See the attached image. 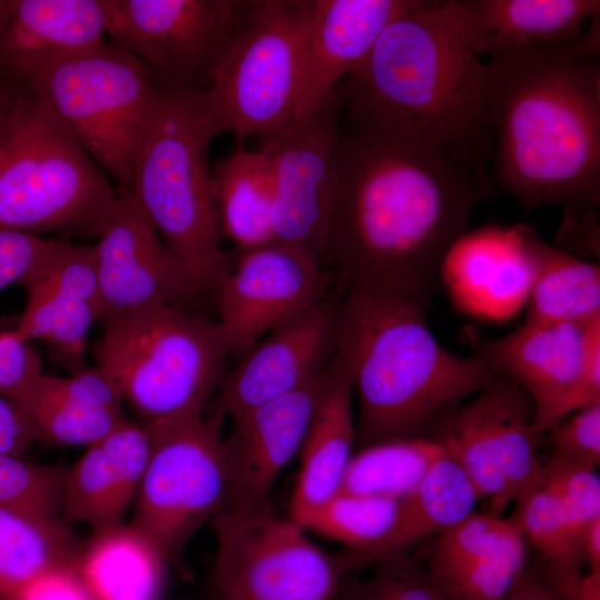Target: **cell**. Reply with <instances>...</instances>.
<instances>
[{
    "instance_id": "25",
    "label": "cell",
    "mask_w": 600,
    "mask_h": 600,
    "mask_svg": "<svg viewBox=\"0 0 600 600\" xmlns=\"http://www.w3.org/2000/svg\"><path fill=\"white\" fill-rule=\"evenodd\" d=\"M352 392L350 367L334 350L300 450L301 464L291 498V518L296 521L341 490L356 441Z\"/></svg>"
},
{
    "instance_id": "8",
    "label": "cell",
    "mask_w": 600,
    "mask_h": 600,
    "mask_svg": "<svg viewBox=\"0 0 600 600\" xmlns=\"http://www.w3.org/2000/svg\"><path fill=\"white\" fill-rule=\"evenodd\" d=\"M31 92L118 191L130 189L162 96L134 57L106 40L51 66Z\"/></svg>"
},
{
    "instance_id": "42",
    "label": "cell",
    "mask_w": 600,
    "mask_h": 600,
    "mask_svg": "<svg viewBox=\"0 0 600 600\" xmlns=\"http://www.w3.org/2000/svg\"><path fill=\"white\" fill-rule=\"evenodd\" d=\"M551 454L598 468L600 403L577 410L546 431Z\"/></svg>"
},
{
    "instance_id": "23",
    "label": "cell",
    "mask_w": 600,
    "mask_h": 600,
    "mask_svg": "<svg viewBox=\"0 0 600 600\" xmlns=\"http://www.w3.org/2000/svg\"><path fill=\"white\" fill-rule=\"evenodd\" d=\"M149 449L148 427L130 420L90 444L67 471L62 522H83L94 531L121 523L134 501Z\"/></svg>"
},
{
    "instance_id": "33",
    "label": "cell",
    "mask_w": 600,
    "mask_h": 600,
    "mask_svg": "<svg viewBox=\"0 0 600 600\" xmlns=\"http://www.w3.org/2000/svg\"><path fill=\"white\" fill-rule=\"evenodd\" d=\"M513 503L511 520L528 546L538 553L541 577L564 600L583 573L586 563L582 543L569 524L558 497L537 480Z\"/></svg>"
},
{
    "instance_id": "43",
    "label": "cell",
    "mask_w": 600,
    "mask_h": 600,
    "mask_svg": "<svg viewBox=\"0 0 600 600\" xmlns=\"http://www.w3.org/2000/svg\"><path fill=\"white\" fill-rule=\"evenodd\" d=\"M53 239L0 229V290L26 288L44 264Z\"/></svg>"
},
{
    "instance_id": "52",
    "label": "cell",
    "mask_w": 600,
    "mask_h": 600,
    "mask_svg": "<svg viewBox=\"0 0 600 600\" xmlns=\"http://www.w3.org/2000/svg\"><path fill=\"white\" fill-rule=\"evenodd\" d=\"M0 332H1V329H0Z\"/></svg>"
},
{
    "instance_id": "30",
    "label": "cell",
    "mask_w": 600,
    "mask_h": 600,
    "mask_svg": "<svg viewBox=\"0 0 600 600\" xmlns=\"http://www.w3.org/2000/svg\"><path fill=\"white\" fill-rule=\"evenodd\" d=\"M76 569L96 600H157L164 559L132 526L94 531Z\"/></svg>"
},
{
    "instance_id": "51",
    "label": "cell",
    "mask_w": 600,
    "mask_h": 600,
    "mask_svg": "<svg viewBox=\"0 0 600 600\" xmlns=\"http://www.w3.org/2000/svg\"><path fill=\"white\" fill-rule=\"evenodd\" d=\"M7 6H8V0H0V23H1V20L3 18V16H4Z\"/></svg>"
},
{
    "instance_id": "45",
    "label": "cell",
    "mask_w": 600,
    "mask_h": 600,
    "mask_svg": "<svg viewBox=\"0 0 600 600\" xmlns=\"http://www.w3.org/2000/svg\"><path fill=\"white\" fill-rule=\"evenodd\" d=\"M18 600H96L76 567L53 569L37 579Z\"/></svg>"
},
{
    "instance_id": "21",
    "label": "cell",
    "mask_w": 600,
    "mask_h": 600,
    "mask_svg": "<svg viewBox=\"0 0 600 600\" xmlns=\"http://www.w3.org/2000/svg\"><path fill=\"white\" fill-rule=\"evenodd\" d=\"M439 279L462 312L506 321L528 303L532 266L514 227L462 234L444 256Z\"/></svg>"
},
{
    "instance_id": "10",
    "label": "cell",
    "mask_w": 600,
    "mask_h": 600,
    "mask_svg": "<svg viewBox=\"0 0 600 600\" xmlns=\"http://www.w3.org/2000/svg\"><path fill=\"white\" fill-rule=\"evenodd\" d=\"M223 421L206 412L147 426L149 457L130 526L164 560L177 559L198 528L226 509Z\"/></svg>"
},
{
    "instance_id": "18",
    "label": "cell",
    "mask_w": 600,
    "mask_h": 600,
    "mask_svg": "<svg viewBox=\"0 0 600 600\" xmlns=\"http://www.w3.org/2000/svg\"><path fill=\"white\" fill-rule=\"evenodd\" d=\"M327 377L328 368L300 389L230 418L223 437L227 510H273V486L301 450Z\"/></svg>"
},
{
    "instance_id": "17",
    "label": "cell",
    "mask_w": 600,
    "mask_h": 600,
    "mask_svg": "<svg viewBox=\"0 0 600 600\" xmlns=\"http://www.w3.org/2000/svg\"><path fill=\"white\" fill-rule=\"evenodd\" d=\"M344 291L337 280L326 300L279 324L239 356L206 412L232 418L287 396L322 373L334 352Z\"/></svg>"
},
{
    "instance_id": "26",
    "label": "cell",
    "mask_w": 600,
    "mask_h": 600,
    "mask_svg": "<svg viewBox=\"0 0 600 600\" xmlns=\"http://www.w3.org/2000/svg\"><path fill=\"white\" fill-rule=\"evenodd\" d=\"M471 40L482 56L569 46L580 39L599 0H460Z\"/></svg>"
},
{
    "instance_id": "50",
    "label": "cell",
    "mask_w": 600,
    "mask_h": 600,
    "mask_svg": "<svg viewBox=\"0 0 600 600\" xmlns=\"http://www.w3.org/2000/svg\"><path fill=\"white\" fill-rule=\"evenodd\" d=\"M16 93L0 82V122L16 98Z\"/></svg>"
},
{
    "instance_id": "13",
    "label": "cell",
    "mask_w": 600,
    "mask_h": 600,
    "mask_svg": "<svg viewBox=\"0 0 600 600\" xmlns=\"http://www.w3.org/2000/svg\"><path fill=\"white\" fill-rule=\"evenodd\" d=\"M342 112L334 89L312 113L259 139L271 168L274 242L304 251L328 269Z\"/></svg>"
},
{
    "instance_id": "41",
    "label": "cell",
    "mask_w": 600,
    "mask_h": 600,
    "mask_svg": "<svg viewBox=\"0 0 600 600\" xmlns=\"http://www.w3.org/2000/svg\"><path fill=\"white\" fill-rule=\"evenodd\" d=\"M538 480L556 493L569 524L582 543L588 527L600 517L597 468L550 453Z\"/></svg>"
},
{
    "instance_id": "32",
    "label": "cell",
    "mask_w": 600,
    "mask_h": 600,
    "mask_svg": "<svg viewBox=\"0 0 600 600\" xmlns=\"http://www.w3.org/2000/svg\"><path fill=\"white\" fill-rule=\"evenodd\" d=\"M506 478L511 502L539 478L543 460L529 396L512 379L497 373L478 392Z\"/></svg>"
},
{
    "instance_id": "6",
    "label": "cell",
    "mask_w": 600,
    "mask_h": 600,
    "mask_svg": "<svg viewBox=\"0 0 600 600\" xmlns=\"http://www.w3.org/2000/svg\"><path fill=\"white\" fill-rule=\"evenodd\" d=\"M118 190L33 92L0 122V229L97 237Z\"/></svg>"
},
{
    "instance_id": "15",
    "label": "cell",
    "mask_w": 600,
    "mask_h": 600,
    "mask_svg": "<svg viewBox=\"0 0 600 600\" xmlns=\"http://www.w3.org/2000/svg\"><path fill=\"white\" fill-rule=\"evenodd\" d=\"M337 279L334 270L281 243L237 252L214 293L231 354L241 356L279 324L326 300Z\"/></svg>"
},
{
    "instance_id": "49",
    "label": "cell",
    "mask_w": 600,
    "mask_h": 600,
    "mask_svg": "<svg viewBox=\"0 0 600 600\" xmlns=\"http://www.w3.org/2000/svg\"><path fill=\"white\" fill-rule=\"evenodd\" d=\"M564 600H600V569L582 573Z\"/></svg>"
},
{
    "instance_id": "11",
    "label": "cell",
    "mask_w": 600,
    "mask_h": 600,
    "mask_svg": "<svg viewBox=\"0 0 600 600\" xmlns=\"http://www.w3.org/2000/svg\"><path fill=\"white\" fill-rule=\"evenodd\" d=\"M214 587L222 600H337L344 576L296 520L272 511L212 518Z\"/></svg>"
},
{
    "instance_id": "14",
    "label": "cell",
    "mask_w": 600,
    "mask_h": 600,
    "mask_svg": "<svg viewBox=\"0 0 600 600\" xmlns=\"http://www.w3.org/2000/svg\"><path fill=\"white\" fill-rule=\"evenodd\" d=\"M92 247L103 324L158 307L190 308L209 293L169 251L130 189L118 191Z\"/></svg>"
},
{
    "instance_id": "9",
    "label": "cell",
    "mask_w": 600,
    "mask_h": 600,
    "mask_svg": "<svg viewBox=\"0 0 600 600\" xmlns=\"http://www.w3.org/2000/svg\"><path fill=\"white\" fill-rule=\"evenodd\" d=\"M314 0H253L206 88L221 130L266 138L296 118Z\"/></svg>"
},
{
    "instance_id": "39",
    "label": "cell",
    "mask_w": 600,
    "mask_h": 600,
    "mask_svg": "<svg viewBox=\"0 0 600 600\" xmlns=\"http://www.w3.org/2000/svg\"><path fill=\"white\" fill-rule=\"evenodd\" d=\"M372 567L364 579L344 574L337 600H449L423 562L409 552L387 557Z\"/></svg>"
},
{
    "instance_id": "24",
    "label": "cell",
    "mask_w": 600,
    "mask_h": 600,
    "mask_svg": "<svg viewBox=\"0 0 600 600\" xmlns=\"http://www.w3.org/2000/svg\"><path fill=\"white\" fill-rule=\"evenodd\" d=\"M14 403L36 441L54 446L89 447L129 420L119 388L98 366L67 377L43 373Z\"/></svg>"
},
{
    "instance_id": "46",
    "label": "cell",
    "mask_w": 600,
    "mask_h": 600,
    "mask_svg": "<svg viewBox=\"0 0 600 600\" xmlns=\"http://www.w3.org/2000/svg\"><path fill=\"white\" fill-rule=\"evenodd\" d=\"M34 441L33 429L23 411L0 396V453L21 457Z\"/></svg>"
},
{
    "instance_id": "22",
    "label": "cell",
    "mask_w": 600,
    "mask_h": 600,
    "mask_svg": "<svg viewBox=\"0 0 600 600\" xmlns=\"http://www.w3.org/2000/svg\"><path fill=\"white\" fill-rule=\"evenodd\" d=\"M416 1L314 0L294 120L322 104L367 59L386 27Z\"/></svg>"
},
{
    "instance_id": "40",
    "label": "cell",
    "mask_w": 600,
    "mask_h": 600,
    "mask_svg": "<svg viewBox=\"0 0 600 600\" xmlns=\"http://www.w3.org/2000/svg\"><path fill=\"white\" fill-rule=\"evenodd\" d=\"M527 561L528 543L514 523L493 553L439 588L449 600H506Z\"/></svg>"
},
{
    "instance_id": "4",
    "label": "cell",
    "mask_w": 600,
    "mask_h": 600,
    "mask_svg": "<svg viewBox=\"0 0 600 600\" xmlns=\"http://www.w3.org/2000/svg\"><path fill=\"white\" fill-rule=\"evenodd\" d=\"M427 308L401 296L346 288L334 350L351 370L359 399L356 440L363 447L422 436L436 417L497 376L476 358L443 348L427 326Z\"/></svg>"
},
{
    "instance_id": "7",
    "label": "cell",
    "mask_w": 600,
    "mask_h": 600,
    "mask_svg": "<svg viewBox=\"0 0 600 600\" xmlns=\"http://www.w3.org/2000/svg\"><path fill=\"white\" fill-rule=\"evenodd\" d=\"M103 326L97 366L116 382L138 423L206 413L231 356L218 320L191 308L158 307Z\"/></svg>"
},
{
    "instance_id": "48",
    "label": "cell",
    "mask_w": 600,
    "mask_h": 600,
    "mask_svg": "<svg viewBox=\"0 0 600 600\" xmlns=\"http://www.w3.org/2000/svg\"><path fill=\"white\" fill-rule=\"evenodd\" d=\"M582 554L588 570L600 569V517L590 523L583 536Z\"/></svg>"
},
{
    "instance_id": "31",
    "label": "cell",
    "mask_w": 600,
    "mask_h": 600,
    "mask_svg": "<svg viewBox=\"0 0 600 600\" xmlns=\"http://www.w3.org/2000/svg\"><path fill=\"white\" fill-rule=\"evenodd\" d=\"M80 553L64 522H42L0 507V600H18L47 572L76 567Z\"/></svg>"
},
{
    "instance_id": "28",
    "label": "cell",
    "mask_w": 600,
    "mask_h": 600,
    "mask_svg": "<svg viewBox=\"0 0 600 600\" xmlns=\"http://www.w3.org/2000/svg\"><path fill=\"white\" fill-rule=\"evenodd\" d=\"M514 228L532 266L526 321L589 323L599 319V266L546 242L531 226Z\"/></svg>"
},
{
    "instance_id": "27",
    "label": "cell",
    "mask_w": 600,
    "mask_h": 600,
    "mask_svg": "<svg viewBox=\"0 0 600 600\" xmlns=\"http://www.w3.org/2000/svg\"><path fill=\"white\" fill-rule=\"evenodd\" d=\"M479 499L468 476L444 450L419 486L401 499L398 520L384 541L368 551L336 554L343 574L407 553L418 541L438 536L471 514Z\"/></svg>"
},
{
    "instance_id": "2",
    "label": "cell",
    "mask_w": 600,
    "mask_h": 600,
    "mask_svg": "<svg viewBox=\"0 0 600 600\" xmlns=\"http://www.w3.org/2000/svg\"><path fill=\"white\" fill-rule=\"evenodd\" d=\"M574 43L484 60L493 177L526 208L600 203V66Z\"/></svg>"
},
{
    "instance_id": "38",
    "label": "cell",
    "mask_w": 600,
    "mask_h": 600,
    "mask_svg": "<svg viewBox=\"0 0 600 600\" xmlns=\"http://www.w3.org/2000/svg\"><path fill=\"white\" fill-rule=\"evenodd\" d=\"M67 471L0 453V507L42 522L62 521Z\"/></svg>"
},
{
    "instance_id": "19",
    "label": "cell",
    "mask_w": 600,
    "mask_h": 600,
    "mask_svg": "<svg viewBox=\"0 0 600 600\" xmlns=\"http://www.w3.org/2000/svg\"><path fill=\"white\" fill-rule=\"evenodd\" d=\"M24 289L27 303L16 330L46 342L70 373L88 368V333L101 317L93 247L53 239L43 267Z\"/></svg>"
},
{
    "instance_id": "36",
    "label": "cell",
    "mask_w": 600,
    "mask_h": 600,
    "mask_svg": "<svg viewBox=\"0 0 600 600\" xmlns=\"http://www.w3.org/2000/svg\"><path fill=\"white\" fill-rule=\"evenodd\" d=\"M401 499L339 492L297 522L337 540L350 552L371 550L384 541L398 520Z\"/></svg>"
},
{
    "instance_id": "20",
    "label": "cell",
    "mask_w": 600,
    "mask_h": 600,
    "mask_svg": "<svg viewBox=\"0 0 600 600\" xmlns=\"http://www.w3.org/2000/svg\"><path fill=\"white\" fill-rule=\"evenodd\" d=\"M103 0H8L0 23V82L31 92L54 63L106 41Z\"/></svg>"
},
{
    "instance_id": "29",
    "label": "cell",
    "mask_w": 600,
    "mask_h": 600,
    "mask_svg": "<svg viewBox=\"0 0 600 600\" xmlns=\"http://www.w3.org/2000/svg\"><path fill=\"white\" fill-rule=\"evenodd\" d=\"M220 229L237 252L274 242L273 183L259 147L239 148L212 167Z\"/></svg>"
},
{
    "instance_id": "34",
    "label": "cell",
    "mask_w": 600,
    "mask_h": 600,
    "mask_svg": "<svg viewBox=\"0 0 600 600\" xmlns=\"http://www.w3.org/2000/svg\"><path fill=\"white\" fill-rule=\"evenodd\" d=\"M436 419L438 427L430 438L460 466L480 499L488 501L490 512L502 516L511 499L479 394L441 412Z\"/></svg>"
},
{
    "instance_id": "37",
    "label": "cell",
    "mask_w": 600,
    "mask_h": 600,
    "mask_svg": "<svg viewBox=\"0 0 600 600\" xmlns=\"http://www.w3.org/2000/svg\"><path fill=\"white\" fill-rule=\"evenodd\" d=\"M514 523L493 512H472L437 536L423 562L432 580L442 586L496 551Z\"/></svg>"
},
{
    "instance_id": "16",
    "label": "cell",
    "mask_w": 600,
    "mask_h": 600,
    "mask_svg": "<svg viewBox=\"0 0 600 600\" xmlns=\"http://www.w3.org/2000/svg\"><path fill=\"white\" fill-rule=\"evenodd\" d=\"M472 356L496 373L517 382L534 409V428L543 434L574 412L590 388L587 364L600 336V318L589 323L529 322L507 336L464 332Z\"/></svg>"
},
{
    "instance_id": "44",
    "label": "cell",
    "mask_w": 600,
    "mask_h": 600,
    "mask_svg": "<svg viewBox=\"0 0 600 600\" xmlns=\"http://www.w3.org/2000/svg\"><path fill=\"white\" fill-rule=\"evenodd\" d=\"M16 329L0 332V396L17 402L43 374L42 362Z\"/></svg>"
},
{
    "instance_id": "3",
    "label": "cell",
    "mask_w": 600,
    "mask_h": 600,
    "mask_svg": "<svg viewBox=\"0 0 600 600\" xmlns=\"http://www.w3.org/2000/svg\"><path fill=\"white\" fill-rule=\"evenodd\" d=\"M336 89L346 118L391 127L490 181L484 60L460 0H417Z\"/></svg>"
},
{
    "instance_id": "47",
    "label": "cell",
    "mask_w": 600,
    "mask_h": 600,
    "mask_svg": "<svg viewBox=\"0 0 600 600\" xmlns=\"http://www.w3.org/2000/svg\"><path fill=\"white\" fill-rule=\"evenodd\" d=\"M506 600H562L543 580L538 569L527 566Z\"/></svg>"
},
{
    "instance_id": "12",
    "label": "cell",
    "mask_w": 600,
    "mask_h": 600,
    "mask_svg": "<svg viewBox=\"0 0 600 600\" xmlns=\"http://www.w3.org/2000/svg\"><path fill=\"white\" fill-rule=\"evenodd\" d=\"M253 0H103L106 33L163 90L206 89Z\"/></svg>"
},
{
    "instance_id": "5",
    "label": "cell",
    "mask_w": 600,
    "mask_h": 600,
    "mask_svg": "<svg viewBox=\"0 0 600 600\" xmlns=\"http://www.w3.org/2000/svg\"><path fill=\"white\" fill-rule=\"evenodd\" d=\"M219 134L207 89H162L130 186L169 251L213 296L230 267L209 163Z\"/></svg>"
},
{
    "instance_id": "35",
    "label": "cell",
    "mask_w": 600,
    "mask_h": 600,
    "mask_svg": "<svg viewBox=\"0 0 600 600\" xmlns=\"http://www.w3.org/2000/svg\"><path fill=\"white\" fill-rule=\"evenodd\" d=\"M443 452L437 440L426 436L363 447L352 454L340 492L403 499Z\"/></svg>"
},
{
    "instance_id": "1",
    "label": "cell",
    "mask_w": 600,
    "mask_h": 600,
    "mask_svg": "<svg viewBox=\"0 0 600 600\" xmlns=\"http://www.w3.org/2000/svg\"><path fill=\"white\" fill-rule=\"evenodd\" d=\"M490 181L391 127L341 122L328 234L329 266L346 288L423 303L441 262L467 231Z\"/></svg>"
}]
</instances>
